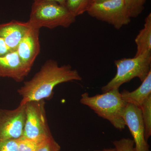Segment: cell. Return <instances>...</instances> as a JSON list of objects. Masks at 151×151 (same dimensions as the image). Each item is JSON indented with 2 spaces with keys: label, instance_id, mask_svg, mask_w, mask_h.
<instances>
[{
  "label": "cell",
  "instance_id": "6da1fadb",
  "mask_svg": "<svg viewBox=\"0 0 151 151\" xmlns=\"http://www.w3.org/2000/svg\"><path fill=\"white\" fill-rule=\"evenodd\" d=\"M82 79L78 71L70 65L59 66L56 61L47 60L31 79L18 89L22 97L20 105L47 99L51 96L56 85Z\"/></svg>",
  "mask_w": 151,
  "mask_h": 151
},
{
  "label": "cell",
  "instance_id": "7a4b0ae2",
  "mask_svg": "<svg viewBox=\"0 0 151 151\" xmlns=\"http://www.w3.org/2000/svg\"><path fill=\"white\" fill-rule=\"evenodd\" d=\"M119 88H114L94 96L88 92L81 94L80 103L88 106L99 117L109 121L118 129H124L126 124L124 119L127 103L122 99Z\"/></svg>",
  "mask_w": 151,
  "mask_h": 151
},
{
  "label": "cell",
  "instance_id": "3957f363",
  "mask_svg": "<svg viewBox=\"0 0 151 151\" xmlns=\"http://www.w3.org/2000/svg\"><path fill=\"white\" fill-rule=\"evenodd\" d=\"M76 17L66 7L48 1H34L31 7L29 19L31 26L40 29L44 27L52 29L70 27L76 21Z\"/></svg>",
  "mask_w": 151,
  "mask_h": 151
},
{
  "label": "cell",
  "instance_id": "277c9868",
  "mask_svg": "<svg viewBox=\"0 0 151 151\" xmlns=\"http://www.w3.org/2000/svg\"><path fill=\"white\" fill-rule=\"evenodd\" d=\"M115 64L117 68L116 75L102 87L103 93L119 88L122 84L135 78H139L142 82L151 71V54L118 60H115Z\"/></svg>",
  "mask_w": 151,
  "mask_h": 151
},
{
  "label": "cell",
  "instance_id": "5b68a950",
  "mask_svg": "<svg viewBox=\"0 0 151 151\" xmlns=\"http://www.w3.org/2000/svg\"><path fill=\"white\" fill-rule=\"evenodd\" d=\"M24 105L26 119L23 137L41 141L52 137L47 120L44 100L30 101Z\"/></svg>",
  "mask_w": 151,
  "mask_h": 151
},
{
  "label": "cell",
  "instance_id": "8992f818",
  "mask_svg": "<svg viewBox=\"0 0 151 151\" xmlns=\"http://www.w3.org/2000/svg\"><path fill=\"white\" fill-rule=\"evenodd\" d=\"M99 20L112 25L119 29L131 22V17L126 8L125 0H108L94 3L87 12Z\"/></svg>",
  "mask_w": 151,
  "mask_h": 151
},
{
  "label": "cell",
  "instance_id": "52a82bcc",
  "mask_svg": "<svg viewBox=\"0 0 151 151\" xmlns=\"http://www.w3.org/2000/svg\"><path fill=\"white\" fill-rule=\"evenodd\" d=\"M25 119V105H19L14 110L0 109V140L22 137Z\"/></svg>",
  "mask_w": 151,
  "mask_h": 151
},
{
  "label": "cell",
  "instance_id": "ba28073f",
  "mask_svg": "<svg viewBox=\"0 0 151 151\" xmlns=\"http://www.w3.org/2000/svg\"><path fill=\"white\" fill-rule=\"evenodd\" d=\"M124 119L126 126L134 138L136 151H150L145 137V126L140 108L128 103L124 111Z\"/></svg>",
  "mask_w": 151,
  "mask_h": 151
},
{
  "label": "cell",
  "instance_id": "9c48e42d",
  "mask_svg": "<svg viewBox=\"0 0 151 151\" xmlns=\"http://www.w3.org/2000/svg\"><path fill=\"white\" fill-rule=\"evenodd\" d=\"M39 31V29L31 26L16 50L22 63L29 72L40 52Z\"/></svg>",
  "mask_w": 151,
  "mask_h": 151
},
{
  "label": "cell",
  "instance_id": "30bf717a",
  "mask_svg": "<svg viewBox=\"0 0 151 151\" xmlns=\"http://www.w3.org/2000/svg\"><path fill=\"white\" fill-rule=\"evenodd\" d=\"M29 73L21 61L17 50L0 56V77H7L20 82Z\"/></svg>",
  "mask_w": 151,
  "mask_h": 151
},
{
  "label": "cell",
  "instance_id": "8fae6325",
  "mask_svg": "<svg viewBox=\"0 0 151 151\" xmlns=\"http://www.w3.org/2000/svg\"><path fill=\"white\" fill-rule=\"evenodd\" d=\"M29 22L12 21L0 24V37L12 51L16 50L19 43L30 27Z\"/></svg>",
  "mask_w": 151,
  "mask_h": 151
},
{
  "label": "cell",
  "instance_id": "7c38bea8",
  "mask_svg": "<svg viewBox=\"0 0 151 151\" xmlns=\"http://www.w3.org/2000/svg\"><path fill=\"white\" fill-rule=\"evenodd\" d=\"M121 94L126 103L140 108L144 101L151 95V71L137 89L132 92L124 89Z\"/></svg>",
  "mask_w": 151,
  "mask_h": 151
},
{
  "label": "cell",
  "instance_id": "4fadbf2b",
  "mask_svg": "<svg viewBox=\"0 0 151 151\" xmlns=\"http://www.w3.org/2000/svg\"><path fill=\"white\" fill-rule=\"evenodd\" d=\"M137 50L135 56L151 54V14L145 19L144 27L135 40Z\"/></svg>",
  "mask_w": 151,
  "mask_h": 151
},
{
  "label": "cell",
  "instance_id": "5bb4252c",
  "mask_svg": "<svg viewBox=\"0 0 151 151\" xmlns=\"http://www.w3.org/2000/svg\"><path fill=\"white\" fill-rule=\"evenodd\" d=\"M94 3V0H66L65 7L76 17L87 12Z\"/></svg>",
  "mask_w": 151,
  "mask_h": 151
},
{
  "label": "cell",
  "instance_id": "9a60e30c",
  "mask_svg": "<svg viewBox=\"0 0 151 151\" xmlns=\"http://www.w3.org/2000/svg\"><path fill=\"white\" fill-rule=\"evenodd\" d=\"M140 108L145 126V139L147 141L151 135V95L144 101Z\"/></svg>",
  "mask_w": 151,
  "mask_h": 151
},
{
  "label": "cell",
  "instance_id": "2e32d148",
  "mask_svg": "<svg viewBox=\"0 0 151 151\" xmlns=\"http://www.w3.org/2000/svg\"><path fill=\"white\" fill-rule=\"evenodd\" d=\"M146 0H125L126 8L131 18H136L142 13Z\"/></svg>",
  "mask_w": 151,
  "mask_h": 151
},
{
  "label": "cell",
  "instance_id": "e0dca14e",
  "mask_svg": "<svg viewBox=\"0 0 151 151\" xmlns=\"http://www.w3.org/2000/svg\"><path fill=\"white\" fill-rule=\"evenodd\" d=\"M45 141L31 139L22 136L17 139L18 151H36L39 146Z\"/></svg>",
  "mask_w": 151,
  "mask_h": 151
},
{
  "label": "cell",
  "instance_id": "ac0fdd59",
  "mask_svg": "<svg viewBox=\"0 0 151 151\" xmlns=\"http://www.w3.org/2000/svg\"><path fill=\"white\" fill-rule=\"evenodd\" d=\"M113 143L116 151H136L134 142L129 138H123Z\"/></svg>",
  "mask_w": 151,
  "mask_h": 151
},
{
  "label": "cell",
  "instance_id": "d6986e66",
  "mask_svg": "<svg viewBox=\"0 0 151 151\" xmlns=\"http://www.w3.org/2000/svg\"><path fill=\"white\" fill-rule=\"evenodd\" d=\"M60 146L52 137L42 143L36 151H60Z\"/></svg>",
  "mask_w": 151,
  "mask_h": 151
},
{
  "label": "cell",
  "instance_id": "ffe728a7",
  "mask_svg": "<svg viewBox=\"0 0 151 151\" xmlns=\"http://www.w3.org/2000/svg\"><path fill=\"white\" fill-rule=\"evenodd\" d=\"M0 151H18L17 139L0 140Z\"/></svg>",
  "mask_w": 151,
  "mask_h": 151
},
{
  "label": "cell",
  "instance_id": "44dd1931",
  "mask_svg": "<svg viewBox=\"0 0 151 151\" xmlns=\"http://www.w3.org/2000/svg\"><path fill=\"white\" fill-rule=\"evenodd\" d=\"M13 51L7 45L4 39L0 37V56L5 55Z\"/></svg>",
  "mask_w": 151,
  "mask_h": 151
},
{
  "label": "cell",
  "instance_id": "7402d4cb",
  "mask_svg": "<svg viewBox=\"0 0 151 151\" xmlns=\"http://www.w3.org/2000/svg\"><path fill=\"white\" fill-rule=\"evenodd\" d=\"M34 1H48L55 2L61 5L65 6V1L66 0H34Z\"/></svg>",
  "mask_w": 151,
  "mask_h": 151
},
{
  "label": "cell",
  "instance_id": "603a6c76",
  "mask_svg": "<svg viewBox=\"0 0 151 151\" xmlns=\"http://www.w3.org/2000/svg\"><path fill=\"white\" fill-rule=\"evenodd\" d=\"M95 151H116L115 148H110L104 149L101 150H97Z\"/></svg>",
  "mask_w": 151,
  "mask_h": 151
},
{
  "label": "cell",
  "instance_id": "cb8c5ba5",
  "mask_svg": "<svg viewBox=\"0 0 151 151\" xmlns=\"http://www.w3.org/2000/svg\"><path fill=\"white\" fill-rule=\"evenodd\" d=\"M108 0H94V3H100L105 1Z\"/></svg>",
  "mask_w": 151,
  "mask_h": 151
}]
</instances>
